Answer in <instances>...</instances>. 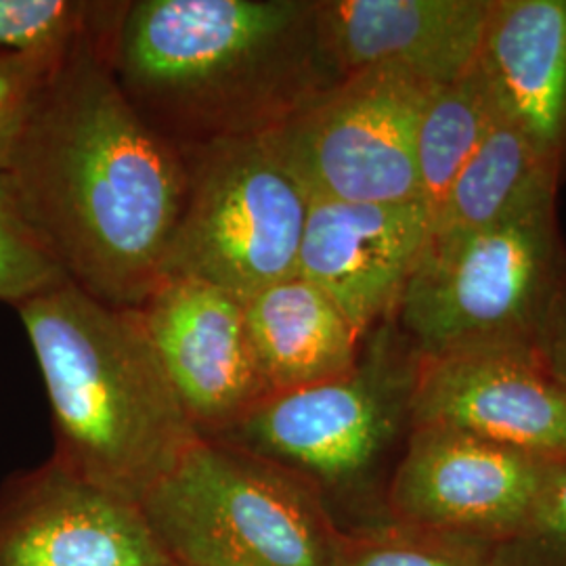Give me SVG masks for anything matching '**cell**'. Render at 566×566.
<instances>
[{
  "label": "cell",
  "instance_id": "cell-1",
  "mask_svg": "<svg viewBox=\"0 0 566 566\" xmlns=\"http://www.w3.org/2000/svg\"><path fill=\"white\" fill-rule=\"evenodd\" d=\"M114 13L53 65L4 179L67 282L139 308L163 280L187 166L112 74L105 34Z\"/></svg>",
  "mask_w": 566,
  "mask_h": 566
},
{
  "label": "cell",
  "instance_id": "cell-2",
  "mask_svg": "<svg viewBox=\"0 0 566 566\" xmlns=\"http://www.w3.org/2000/svg\"><path fill=\"white\" fill-rule=\"evenodd\" d=\"M105 55L124 97L179 149L269 135L343 78L315 0H118Z\"/></svg>",
  "mask_w": 566,
  "mask_h": 566
},
{
  "label": "cell",
  "instance_id": "cell-3",
  "mask_svg": "<svg viewBox=\"0 0 566 566\" xmlns=\"http://www.w3.org/2000/svg\"><path fill=\"white\" fill-rule=\"evenodd\" d=\"M53 416V458L142 504L200 441L139 308L63 282L15 306Z\"/></svg>",
  "mask_w": 566,
  "mask_h": 566
},
{
  "label": "cell",
  "instance_id": "cell-4",
  "mask_svg": "<svg viewBox=\"0 0 566 566\" xmlns=\"http://www.w3.org/2000/svg\"><path fill=\"white\" fill-rule=\"evenodd\" d=\"M172 566H338L324 493L254 453L202 439L142 502Z\"/></svg>",
  "mask_w": 566,
  "mask_h": 566
},
{
  "label": "cell",
  "instance_id": "cell-5",
  "mask_svg": "<svg viewBox=\"0 0 566 566\" xmlns=\"http://www.w3.org/2000/svg\"><path fill=\"white\" fill-rule=\"evenodd\" d=\"M565 275L556 206L483 229L430 233L395 324L422 359L535 348Z\"/></svg>",
  "mask_w": 566,
  "mask_h": 566
},
{
  "label": "cell",
  "instance_id": "cell-6",
  "mask_svg": "<svg viewBox=\"0 0 566 566\" xmlns=\"http://www.w3.org/2000/svg\"><path fill=\"white\" fill-rule=\"evenodd\" d=\"M418 353L395 319L374 327L355 367L338 378L273 392L214 441L311 481L324 493L369 483L403 428H411Z\"/></svg>",
  "mask_w": 566,
  "mask_h": 566
},
{
  "label": "cell",
  "instance_id": "cell-7",
  "mask_svg": "<svg viewBox=\"0 0 566 566\" xmlns=\"http://www.w3.org/2000/svg\"><path fill=\"white\" fill-rule=\"evenodd\" d=\"M187 187L163 277L250 298L296 275L311 196L271 139L182 147Z\"/></svg>",
  "mask_w": 566,
  "mask_h": 566
},
{
  "label": "cell",
  "instance_id": "cell-8",
  "mask_svg": "<svg viewBox=\"0 0 566 566\" xmlns=\"http://www.w3.org/2000/svg\"><path fill=\"white\" fill-rule=\"evenodd\" d=\"M437 88L401 67L355 72L266 137L311 200H422L416 142Z\"/></svg>",
  "mask_w": 566,
  "mask_h": 566
},
{
  "label": "cell",
  "instance_id": "cell-9",
  "mask_svg": "<svg viewBox=\"0 0 566 566\" xmlns=\"http://www.w3.org/2000/svg\"><path fill=\"white\" fill-rule=\"evenodd\" d=\"M552 462L449 426H411L386 518L476 544L516 542Z\"/></svg>",
  "mask_w": 566,
  "mask_h": 566
},
{
  "label": "cell",
  "instance_id": "cell-10",
  "mask_svg": "<svg viewBox=\"0 0 566 566\" xmlns=\"http://www.w3.org/2000/svg\"><path fill=\"white\" fill-rule=\"evenodd\" d=\"M0 566H172L142 504L53 455L0 486Z\"/></svg>",
  "mask_w": 566,
  "mask_h": 566
},
{
  "label": "cell",
  "instance_id": "cell-11",
  "mask_svg": "<svg viewBox=\"0 0 566 566\" xmlns=\"http://www.w3.org/2000/svg\"><path fill=\"white\" fill-rule=\"evenodd\" d=\"M139 315L202 439L219 437L269 397L240 296L200 280L163 277Z\"/></svg>",
  "mask_w": 566,
  "mask_h": 566
},
{
  "label": "cell",
  "instance_id": "cell-12",
  "mask_svg": "<svg viewBox=\"0 0 566 566\" xmlns=\"http://www.w3.org/2000/svg\"><path fill=\"white\" fill-rule=\"evenodd\" d=\"M449 426L547 462L566 460V385L537 348L418 359L411 426Z\"/></svg>",
  "mask_w": 566,
  "mask_h": 566
},
{
  "label": "cell",
  "instance_id": "cell-13",
  "mask_svg": "<svg viewBox=\"0 0 566 566\" xmlns=\"http://www.w3.org/2000/svg\"><path fill=\"white\" fill-rule=\"evenodd\" d=\"M430 229L424 200H313L296 273L319 287L365 338L395 319Z\"/></svg>",
  "mask_w": 566,
  "mask_h": 566
},
{
  "label": "cell",
  "instance_id": "cell-14",
  "mask_svg": "<svg viewBox=\"0 0 566 566\" xmlns=\"http://www.w3.org/2000/svg\"><path fill=\"white\" fill-rule=\"evenodd\" d=\"M491 0H315L325 57L340 76L401 67L437 86L479 57Z\"/></svg>",
  "mask_w": 566,
  "mask_h": 566
},
{
  "label": "cell",
  "instance_id": "cell-15",
  "mask_svg": "<svg viewBox=\"0 0 566 566\" xmlns=\"http://www.w3.org/2000/svg\"><path fill=\"white\" fill-rule=\"evenodd\" d=\"M479 61L507 120L566 164V0H491Z\"/></svg>",
  "mask_w": 566,
  "mask_h": 566
},
{
  "label": "cell",
  "instance_id": "cell-16",
  "mask_svg": "<svg viewBox=\"0 0 566 566\" xmlns=\"http://www.w3.org/2000/svg\"><path fill=\"white\" fill-rule=\"evenodd\" d=\"M245 322L269 395L338 378L361 355L364 336L298 273L245 298Z\"/></svg>",
  "mask_w": 566,
  "mask_h": 566
},
{
  "label": "cell",
  "instance_id": "cell-17",
  "mask_svg": "<svg viewBox=\"0 0 566 566\" xmlns=\"http://www.w3.org/2000/svg\"><path fill=\"white\" fill-rule=\"evenodd\" d=\"M560 172V164L502 116L430 212V233L483 229L556 206Z\"/></svg>",
  "mask_w": 566,
  "mask_h": 566
},
{
  "label": "cell",
  "instance_id": "cell-18",
  "mask_svg": "<svg viewBox=\"0 0 566 566\" xmlns=\"http://www.w3.org/2000/svg\"><path fill=\"white\" fill-rule=\"evenodd\" d=\"M504 112L479 57L428 99L418 128L420 196L430 212Z\"/></svg>",
  "mask_w": 566,
  "mask_h": 566
},
{
  "label": "cell",
  "instance_id": "cell-19",
  "mask_svg": "<svg viewBox=\"0 0 566 566\" xmlns=\"http://www.w3.org/2000/svg\"><path fill=\"white\" fill-rule=\"evenodd\" d=\"M107 0H0V53L57 60L109 21Z\"/></svg>",
  "mask_w": 566,
  "mask_h": 566
},
{
  "label": "cell",
  "instance_id": "cell-20",
  "mask_svg": "<svg viewBox=\"0 0 566 566\" xmlns=\"http://www.w3.org/2000/svg\"><path fill=\"white\" fill-rule=\"evenodd\" d=\"M338 566H504L483 544L380 521L343 528Z\"/></svg>",
  "mask_w": 566,
  "mask_h": 566
},
{
  "label": "cell",
  "instance_id": "cell-21",
  "mask_svg": "<svg viewBox=\"0 0 566 566\" xmlns=\"http://www.w3.org/2000/svg\"><path fill=\"white\" fill-rule=\"evenodd\" d=\"M67 282L60 264L28 223L13 191L0 177V301L20 306Z\"/></svg>",
  "mask_w": 566,
  "mask_h": 566
},
{
  "label": "cell",
  "instance_id": "cell-22",
  "mask_svg": "<svg viewBox=\"0 0 566 566\" xmlns=\"http://www.w3.org/2000/svg\"><path fill=\"white\" fill-rule=\"evenodd\" d=\"M61 57L0 53V177L7 175L42 84Z\"/></svg>",
  "mask_w": 566,
  "mask_h": 566
},
{
  "label": "cell",
  "instance_id": "cell-23",
  "mask_svg": "<svg viewBox=\"0 0 566 566\" xmlns=\"http://www.w3.org/2000/svg\"><path fill=\"white\" fill-rule=\"evenodd\" d=\"M516 542L533 544L547 556L566 563V460L549 465L546 483Z\"/></svg>",
  "mask_w": 566,
  "mask_h": 566
},
{
  "label": "cell",
  "instance_id": "cell-24",
  "mask_svg": "<svg viewBox=\"0 0 566 566\" xmlns=\"http://www.w3.org/2000/svg\"><path fill=\"white\" fill-rule=\"evenodd\" d=\"M535 348L544 364L566 385V275L547 306Z\"/></svg>",
  "mask_w": 566,
  "mask_h": 566
}]
</instances>
